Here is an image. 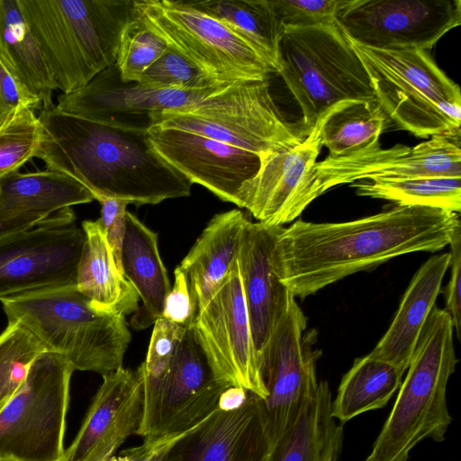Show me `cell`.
<instances>
[{"label": "cell", "mask_w": 461, "mask_h": 461, "mask_svg": "<svg viewBox=\"0 0 461 461\" xmlns=\"http://www.w3.org/2000/svg\"><path fill=\"white\" fill-rule=\"evenodd\" d=\"M74 221L69 207L29 230L0 239V302L77 286L85 234Z\"/></svg>", "instance_id": "30bf717a"}, {"label": "cell", "mask_w": 461, "mask_h": 461, "mask_svg": "<svg viewBox=\"0 0 461 461\" xmlns=\"http://www.w3.org/2000/svg\"><path fill=\"white\" fill-rule=\"evenodd\" d=\"M35 157L82 183L94 195L136 205L188 196L192 183L152 148L147 131L114 126L44 106Z\"/></svg>", "instance_id": "7a4b0ae2"}, {"label": "cell", "mask_w": 461, "mask_h": 461, "mask_svg": "<svg viewBox=\"0 0 461 461\" xmlns=\"http://www.w3.org/2000/svg\"><path fill=\"white\" fill-rule=\"evenodd\" d=\"M45 349L19 322L0 334V411L24 383L33 360Z\"/></svg>", "instance_id": "d6a6232c"}, {"label": "cell", "mask_w": 461, "mask_h": 461, "mask_svg": "<svg viewBox=\"0 0 461 461\" xmlns=\"http://www.w3.org/2000/svg\"><path fill=\"white\" fill-rule=\"evenodd\" d=\"M8 322H19L45 351L79 371L101 375L122 366L131 341L125 316L93 306L77 286L1 301Z\"/></svg>", "instance_id": "5b68a950"}, {"label": "cell", "mask_w": 461, "mask_h": 461, "mask_svg": "<svg viewBox=\"0 0 461 461\" xmlns=\"http://www.w3.org/2000/svg\"><path fill=\"white\" fill-rule=\"evenodd\" d=\"M278 75L301 109L303 137L339 104L376 101L364 64L336 23L284 28Z\"/></svg>", "instance_id": "8992f818"}, {"label": "cell", "mask_w": 461, "mask_h": 461, "mask_svg": "<svg viewBox=\"0 0 461 461\" xmlns=\"http://www.w3.org/2000/svg\"><path fill=\"white\" fill-rule=\"evenodd\" d=\"M351 43L377 103L399 128L420 138L460 133V88L427 50H384Z\"/></svg>", "instance_id": "52a82bcc"}, {"label": "cell", "mask_w": 461, "mask_h": 461, "mask_svg": "<svg viewBox=\"0 0 461 461\" xmlns=\"http://www.w3.org/2000/svg\"><path fill=\"white\" fill-rule=\"evenodd\" d=\"M335 23L354 43L428 50L461 23L459 0H345Z\"/></svg>", "instance_id": "4fadbf2b"}, {"label": "cell", "mask_w": 461, "mask_h": 461, "mask_svg": "<svg viewBox=\"0 0 461 461\" xmlns=\"http://www.w3.org/2000/svg\"><path fill=\"white\" fill-rule=\"evenodd\" d=\"M350 185L359 196L387 200L397 206H423L456 213L461 210V177L361 180Z\"/></svg>", "instance_id": "1f68e13d"}, {"label": "cell", "mask_w": 461, "mask_h": 461, "mask_svg": "<svg viewBox=\"0 0 461 461\" xmlns=\"http://www.w3.org/2000/svg\"><path fill=\"white\" fill-rule=\"evenodd\" d=\"M174 285L166 296L161 318L185 329H190L197 310L185 276L178 267L174 270Z\"/></svg>", "instance_id": "f35d334b"}, {"label": "cell", "mask_w": 461, "mask_h": 461, "mask_svg": "<svg viewBox=\"0 0 461 461\" xmlns=\"http://www.w3.org/2000/svg\"><path fill=\"white\" fill-rule=\"evenodd\" d=\"M247 219L239 209L215 214L178 266L197 312L234 265Z\"/></svg>", "instance_id": "cb8c5ba5"}, {"label": "cell", "mask_w": 461, "mask_h": 461, "mask_svg": "<svg viewBox=\"0 0 461 461\" xmlns=\"http://www.w3.org/2000/svg\"><path fill=\"white\" fill-rule=\"evenodd\" d=\"M122 267L142 303L131 317V326L144 330L161 317L171 285L158 251V234L130 212L126 214Z\"/></svg>", "instance_id": "d4e9b609"}, {"label": "cell", "mask_w": 461, "mask_h": 461, "mask_svg": "<svg viewBox=\"0 0 461 461\" xmlns=\"http://www.w3.org/2000/svg\"><path fill=\"white\" fill-rule=\"evenodd\" d=\"M187 431L176 435L143 438L140 445L125 448L120 455L127 456L131 461H168L172 447Z\"/></svg>", "instance_id": "7bdbcfd3"}, {"label": "cell", "mask_w": 461, "mask_h": 461, "mask_svg": "<svg viewBox=\"0 0 461 461\" xmlns=\"http://www.w3.org/2000/svg\"><path fill=\"white\" fill-rule=\"evenodd\" d=\"M283 226H268L247 219L237 263L247 305L252 339L260 360L279 318L295 298L272 267V251Z\"/></svg>", "instance_id": "44dd1931"}, {"label": "cell", "mask_w": 461, "mask_h": 461, "mask_svg": "<svg viewBox=\"0 0 461 461\" xmlns=\"http://www.w3.org/2000/svg\"><path fill=\"white\" fill-rule=\"evenodd\" d=\"M215 380L266 400L237 259L219 288L200 309L190 327Z\"/></svg>", "instance_id": "7c38bea8"}, {"label": "cell", "mask_w": 461, "mask_h": 461, "mask_svg": "<svg viewBox=\"0 0 461 461\" xmlns=\"http://www.w3.org/2000/svg\"><path fill=\"white\" fill-rule=\"evenodd\" d=\"M329 113L300 143L261 156L258 172L240 189L238 207L247 209L261 223L279 227L295 220L316 199L313 166Z\"/></svg>", "instance_id": "e0dca14e"}, {"label": "cell", "mask_w": 461, "mask_h": 461, "mask_svg": "<svg viewBox=\"0 0 461 461\" xmlns=\"http://www.w3.org/2000/svg\"><path fill=\"white\" fill-rule=\"evenodd\" d=\"M459 226V213L397 205L349 221H296L277 237L272 267L292 294L304 299L392 258L439 251L449 245Z\"/></svg>", "instance_id": "6da1fadb"}, {"label": "cell", "mask_w": 461, "mask_h": 461, "mask_svg": "<svg viewBox=\"0 0 461 461\" xmlns=\"http://www.w3.org/2000/svg\"><path fill=\"white\" fill-rule=\"evenodd\" d=\"M150 127L191 131L260 157L303 140L299 125L288 122L270 93L269 81L248 97L216 113L194 115L162 112L149 117Z\"/></svg>", "instance_id": "2e32d148"}, {"label": "cell", "mask_w": 461, "mask_h": 461, "mask_svg": "<svg viewBox=\"0 0 461 461\" xmlns=\"http://www.w3.org/2000/svg\"><path fill=\"white\" fill-rule=\"evenodd\" d=\"M227 387L215 380L203 352L187 329L168 375L153 393L144 396L143 418L137 435L156 438L192 429L217 410L219 397Z\"/></svg>", "instance_id": "9a60e30c"}, {"label": "cell", "mask_w": 461, "mask_h": 461, "mask_svg": "<svg viewBox=\"0 0 461 461\" xmlns=\"http://www.w3.org/2000/svg\"><path fill=\"white\" fill-rule=\"evenodd\" d=\"M0 61L42 107L53 104L56 86L19 0H0Z\"/></svg>", "instance_id": "83f0119b"}, {"label": "cell", "mask_w": 461, "mask_h": 461, "mask_svg": "<svg viewBox=\"0 0 461 461\" xmlns=\"http://www.w3.org/2000/svg\"><path fill=\"white\" fill-rule=\"evenodd\" d=\"M450 255L430 257L412 276L386 332L369 353L406 372L449 267Z\"/></svg>", "instance_id": "603a6c76"}, {"label": "cell", "mask_w": 461, "mask_h": 461, "mask_svg": "<svg viewBox=\"0 0 461 461\" xmlns=\"http://www.w3.org/2000/svg\"><path fill=\"white\" fill-rule=\"evenodd\" d=\"M263 399L249 393L238 410H215L172 447L168 461H267L275 446Z\"/></svg>", "instance_id": "ffe728a7"}, {"label": "cell", "mask_w": 461, "mask_h": 461, "mask_svg": "<svg viewBox=\"0 0 461 461\" xmlns=\"http://www.w3.org/2000/svg\"><path fill=\"white\" fill-rule=\"evenodd\" d=\"M147 137L154 150L192 184L237 206L241 187L260 166L256 153L191 131L154 125Z\"/></svg>", "instance_id": "ac0fdd59"}, {"label": "cell", "mask_w": 461, "mask_h": 461, "mask_svg": "<svg viewBox=\"0 0 461 461\" xmlns=\"http://www.w3.org/2000/svg\"><path fill=\"white\" fill-rule=\"evenodd\" d=\"M249 392L241 387H227L220 395L217 409L230 411L240 409L248 398Z\"/></svg>", "instance_id": "ee69618b"}, {"label": "cell", "mask_w": 461, "mask_h": 461, "mask_svg": "<svg viewBox=\"0 0 461 461\" xmlns=\"http://www.w3.org/2000/svg\"><path fill=\"white\" fill-rule=\"evenodd\" d=\"M153 325L146 359L140 364L144 396L153 393L168 375L178 346L187 330L161 317Z\"/></svg>", "instance_id": "8d00e7d4"}, {"label": "cell", "mask_w": 461, "mask_h": 461, "mask_svg": "<svg viewBox=\"0 0 461 461\" xmlns=\"http://www.w3.org/2000/svg\"><path fill=\"white\" fill-rule=\"evenodd\" d=\"M54 80L68 94L115 63L134 0H19Z\"/></svg>", "instance_id": "3957f363"}, {"label": "cell", "mask_w": 461, "mask_h": 461, "mask_svg": "<svg viewBox=\"0 0 461 461\" xmlns=\"http://www.w3.org/2000/svg\"><path fill=\"white\" fill-rule=\"evenodd\" d=\"M427 176L461 177L460 133L435 135L414 147L383 149L378 142L350 156H328L313 166L312 188L317 198L337 185L361 180Z\"/></svg>", "instance_id": "5bb4252c"}, {"label": "cell", "mask_w": 461, "mask_h": 461, "mask_svg": "<svg viewBox=\"0 0 461 461\" xmlns=\"http://www.w3.org/2000/svg\"><path fill=\"white\" fill-rule=\"evenodd\" d=\"M166 41L135 13L124 26L115 66L123 83H137L146 69L166 50Z\"/></svg>", "instance_id": "836d02e7"}, {"label": "cell", "mask_w": 461, "mask_h": 461, "mask_svg": "<svg viewBox=\"0 0 461 461\" xmlns=\"http://www.w3.org/2000/svg\"><path fill=\"white\" fill-rule=\"evenodd\" d=\"M105 461H131V460L125 456L119 455V456H114Z\"/></svg>", "instance_id": "f6af8a7d"}, {"label": "cell", "mask_w": 461, "mask_h": 461, "mask_svg": "<svg viewBox=\"0 0 461 461\" xmlns=\"http://www.w3.org/2000/svg\"><path fill=\"white\" fill-rule=\"evenodd\" d=\"M137 15L167 46L221 81L269 78L273 67L222 22L184 0H134Z\"/></svg>", "instance_id": "9c48e42d"}, {"label": "cell", "mask_w": 461, "mask_h": 461, "mask_svg": "<svg viewBox=\"0 0 461 461\" xmlns=\"http://www.w3.org/2000/svg\"><path fill=\"white\" fill-rule=\"evenodd\" d=\"M457 362L452 319L435 305L392 411L365 461H408L410 452L421 440H445L452 422L447 387Z\"/></svg>", "instance_id": "277c9868"}, {"label": "cell", "mask_w": 461, "mask_h": 461, "mask_svg": "<svg viewBox=\"0 0 461 461\" xmlns=\"http://www.w3.org/2000/svg\"><path fill=\"white\" fill-rule=\"evenodd\" d=\"M41 126L34 110L21 108L0 125V178L35 157Z\"/></svg>", "instance_id": "e575fe53"}, {"label": "cell", "mask_w": 461, "mask_h": 461, "mask_svg": "<svg viewBox=\"0 0 461 461\" xmlns=\"http://www.w3.org/2000/svg\"><path fill=\"white\" fill-rule=\"evenodd\" d=\"M450 247V278L445 291L446 308L452 319L458 339L461 335V226L457 227L448 245Z\"/></svg>", "instance_id": "b9f144b4"}, {"label": "cell", "mask_w": 461, "mask_h": 461, "mask_svg": "<svg viewBox=\"0 0 461 461\" xmlns=\"http://www.w3.org/2000/svg\"><path fill=\"white\" fill-rule=\"evenodd\" d=\"M331 393L320 381L296 423L273 447L267 461H339L343 426L331 415Z\"/></svg>", "instance_id": "4316f807"}, {"label": "cell", "mask_w": 461, "mask_h": 461, "mask_svg": "<svg viewBox=\"0 0 461 461\" xmlns=\"http://www.w3.org/2000/svg\"><path fill=\"white\" fill-rule=\"evenodd\" d=\"M95 200L75 178L50 169L0 178V239L29 230L56 212Z\"/></svg>", "instance_id": "7402d4cb"}, {"label": "cell", "mask_w": 461, "mask_h": 461, "mask_svg": "<svg viewBox=\"0 0 461 461\" xmlns=\"http://www.w3.org/2000/svg\"><path fill=\"white\" fill-rule=\"evenodd\" d=\"M101 204L100 221L115 261L122 272V248L126 230L127 201L103 197L97 200ZM123 274V273H122Z\"/></svg>", "instance_id": "60d3db41"}, {"label": "cell", "mask_w": 461, "mask_h": 461, "mask_svg": "<svg viewBox=\"0 0 461 461\" xmlns=\"http://www.w3.org/2000/svg\"><path fill=\"white\" fill-rule=\"evenodd\" d=\"M402 370L370 354L355 359L331 402V415L345 423L366 411L384 407L400 388Z\"/></svg>", "instance_id": "f1b7e54d"}, {"label": "cell", "mask_w": 461, "mask_h": 461, "mask_svg": "<svg viewBox=\"0 0 461 461\" xmlns=\"http://www.w3.org/2000/svg\"><path fill=\"white\" fill-rule=\"evenodd\" d=\"M194 8L218 19L246 40L278 75V47L283 27L268 0L187 1Z\"/></svg>", "instance_id": "f546056e"}, {"label": "cell", "mask_w": 461, "mask_h": 461, "mask_svg": "<svg viewBox=\"0 0 461 461\" xmlns=\"http://www.w3.org/2000/svg\"><path fill=\"white\" fill-rule=\"evenodd\" d=\"M386 115L377 101L344 102L333 107L321 131V144L330 157L353 155L379 142Z\"/></svg>", "instance_id": "4dcf8cb0"}, {"label": "cell", "mask_w": 461, "mask_h": 461, "mask_svg": "<svg viewBox=\"0 0 461 461\" xmlns=\"http://www.w3.org/2000/svg\"><path fill=\"white\" fill-rule=\"evenodd\" d=\"M307 318L295 298L279 318L261 357L268 395L263 401L270 438L276 445L300 418L319 386L315 330L305 331Z\"/></svg>", "instance_id": "8fae6325"}, {"label": "cell", "mask_w": 461, "mask_h": 461, "mask_svg": "<svg viewBox=\"0 0 461 461\" xmlns=\"http://www.w3.org/2000/svg\"><path fill=\"white\" fill-rule=\"evenodd\" d=\"M85 242L77 269V289L98 310L126 316L140 297L120 270L100 220L84 221Z\"/></svg>", "instance_id": "484cf974"}, {"label": "cell", "mask_w": 461, "mask_h": 461, "mask_svg": "<svg viewBox=\"0 0 461 461\" xmlns=\"http://www.w3.org/2000/svg\"><path fill=\"white\" fill-rule=\"evenodd\" d=\"M21 108L41 110L42 104L0 61V125Z\"/></svg>", "instance_id": "ab89813d"}, {"label": "cell", "mask_w": 461, "mask_h": 461, "mask_svg": "<svg viewBox=\"0 0 461 461\" xmlns=\"http://www.w3.org/2000/svg\"><path fill=\"white\" fill-rule=\"evenodd\" d=\"M221 82L203 72L177 50L167 46L142 74L137 84L151 88L199 89Z\"/></svg>", "instance_id": "d590c367"}, {"label": "cell", "mask_w": 461, "mask_h": 461, "mask_svg": "<svg viewBox=\"0 0 461 461\" xmlns=\"http://www.w3.org/2000/svg\"><path fill=\"white\" fill-rule=\"evenodd\" d=\"M74 371L52 352L33 360L24 383L0 411V459L63 461Z\"/></svg>", "instance_id": "ba28073f"}, {"label": "cell", "mask_w": 461, "mask_h": 461, "mask_svg": "<svg viewBox=\"0 0 461 461\" xmlns=\"http://www.w3.org/2000/svg\"><path fill=\"white\" fill-rule=\"evenodd\" d=\"M102 376L63 461H105L129 437L138 434L144 405L141 365L135 370L122 366Z\"/></svg>", "instance_id": "d6986e66"}, {"label": "cell", "mask_w": 461, "mask_h": 461, "mask_svg": "<svg viewBox=\"0 0 461 461\" xmlns=\"http://www.w3.org/2000/svg\"><path fill=\"white\" fill-rule=\"evenodd\" d=\"M345 0H268L284 28L334 24Z\"/></svg>", "instance_id": "74e56055"}]
</instances>
